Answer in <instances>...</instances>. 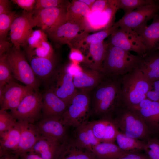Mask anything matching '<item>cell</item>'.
Returning <instances> with one entry per match:
<instances>
[{"label": "cell", "instance_id": "cell-47", "mask_svg": "<svg viewBox=\"0 0 159 159\" xmlns=\"http://www.w3.org/2000/svg\"><path fill=\"white\" fill-rule=\"evenodd\" d=\"M116 159H150L148 156L143 154L129 153L125 156Z\"/></svg>", "mask_w": 159, "mask_h": 159}, {"label": "cell", "instance_id": "cell-4", "mask_svg": "<svg viewBox=\"0 0 159 159\" xmlns=\"http://www.w3.org/2000/svg\"><path fill=\"white\" fill-rule=\"evenodd\" d=\"M151 84L137 66L135 67L122 76L121 93L123 102L130 107L138 104L146 98Z\"/></svg>", "mask_w": 159, "mask_h": 159}, {"label": "cell", "instance_id": "cell-32", "mask_svg": "<svg viewBox=\"0 0 159 159\" xmlns=\"http://www.w3.org/2000/svg\"><path fill=\"white\" fill-rule=\"evenodd\" d=\"M67 19L87 21L90 16V9L81 0L70 1L67 7Z\"/></svg>", "mask_w": 159, "mask_h": 159}, {"label": "cell", "instance_id": "cell-46", "mask_svg": "<svg viewBox=\"0 0 159 159\" xmlns=\"http://www.w3.org/2000/svg\"><path fill=\"white\" fill-rule=\"evenodd\" d=\"M108 1L109 0H96L90 9L91 14L102 12L106 7Z\"/></svg>", "mask_w": 159, "mask_h": 159}, {"label": "cell", "instance_id": "cell-1", "mask_svg": "<svg viewBox=\"0 0 159 159\" xmlns=\"http://www.w3.org/2000/svg\"><path fill=\"white\" fill-rule=\"evenodd\" d=\"M122 78L104 76L101 82L90 92L91 115L99 118L112 115L123 102Z\"/></svg>", "mask_w": 159, "mask_h": 159}, {"label": "cell", "instance_id": "cell-41", "mask_svg": "<svg viewBox=\"0 0 159 159\" xmlns=\"http://www.w3.org/2000/svg\"><path fill=\"white\" fill-rule=\"evenodd\" d=\"M143 150L150 159H159V141L157 139H148Z\"/></svg>", "mask_w": 159, "mask_h": 159}, {"label": "cell", "instance_id": "cell-50", "mask_svg": "<svg viewBox=\"0 0 159 159\" xmlns=\"http://www.w3.org/2000/svg\"><path fill=\"white\" fill-rule=\"evenodd\" d=\"M0 159H20L19 156L11 152L0 153Z\"/></svg>", "mask_w": 159, "mask_h": 159}, {"label": "cell", "instance_id": "cell-48", "mask_svg": "<svg viewBox=\"0 0 159 159\" xmlns=\"http://www.w3.org/2000/svg\"><path fill=\"white\" fill-rule=\"evenodd\" d=\"M10 2L8 0H0V14L12 11Z\"/></svg>", "mask_w": 159, "mask_h": 159}, {"label": "cell", "instance_id": "cell-45", "mask_svg": "<svg viewBox=\"0 0 159 159\" xmlns=\"http://www.w3.org/2000/svg\"><path fill=\"white\" fill-rule=\"evenodd\" d=\"M64 68L66 71L73 77L80 75L83 69L79 64L72 62Z\"/></svg>", "mask_w": 159, "mask_h": 159}, {"label": "cell", "instance_id": "cell-27", "mask_svg": "<svg viewBox=\"0 0 159 159\" xmlns=\"http://www.w3.org/2000/svg\"><path fill=\"white\" fill-rule=\"evenodd\" d=\"M61 144L40 135L29 153L37 154L43 159H55L57 152Z\"/></svg>", "mask_w": 159, "mask_h": 159}, {"label": "cell", "instance_id": "cell-2", "mask_svg": "<svg viewBox=\"0 0 159 159\" xmlns=\"http://www.w3.org/2000/svg\"><path fill=\"white\" fill-rule=\"evenodd\" d=\"M113 115L115 117H112L113 120L121 133L128 137L143 140L148 138L151 132L136 110L123 102Z\"/></svg>", "mask_w": 159, "mask_h": 159}, {"label": "cell", "instance_id": "cell-16", "mask_svg": "<svg viewBox=\"0 0 159 159\" xmlns=\"http://www.w3.org/2000/svg\"><path fill=\"white\" fill-rule=\"evenodd\" d=\"M119 9V0H109L106 7L102 12L91 14L87 22L90 31L103 29L112 26L115 14Z\"/></svg>", "mask_w": 159, "mask_h": 159}, {"label": "cell", "instance_id": "cell-33", "mask_svg": "<svg viewBox=\"0 0 159 159\" xmlns=\"http://www.w3.org/2000/svg\"><path fill=\"white\" fill-rule=\"evenodd\" d=\"M116 141L121 150L129 152L143 150L146 144L143 140L128 137L119 131L117 135Z\"/></svg>", "mask_w": 159, "mask_h": 159}, {"label": "cell", "instance_id": "cell-20", "mask_svg": "<svg viewBox=\"0 0 159 159\" xmlns=\"http://www.w3.org/2000/svg\"><path fill=\"white\" fill-rule=\"evenodd\" d=\"M42 118L55 117L61 118L68 105L50 88L42 95Z\"/></svg>", "mask_w": 159, "mask_h": 159}, {"label": "cell", "instance_id": "cell-52", "mask_svg": "<svg viewBox=\"0 0 159 159\" xmlns=\"http://www.w3.org/2000/svg\"><path fill=\"white\" fill-rule=\"evenodd\" d=\"M85 3L90 9L96 0H81Z\"/></svg>", "mask_w": 159, "mask_h": 159}, {"label": "cell", "instance_id": "cell-7", "mask_svg": "<svg viewBox=\"0 0 159 159\" xmlns=\"http://www.w3.org/2000/svg\"><path fill=\"white\" fill-rule=\"evenodd\" d=\"M6 54L14 78L38 91L39 80L20 49L13 47Z\"/></svg>", "mask_w": 159, "mask_h": 159}, {"label": "cell", "instance_id": "cell-15", "mask_svg": "<svg viewBox=\"0 0 159 159\" xmlns=\"http://www.w3.org/2000/svg\"><path fill=\"white\" fill-rule=\"evenodd\" d=\"M34 91L29 86L22 85L15 82L6 84L4 86V95L0 110L15 109L26 96Z\"/></svg>", "mask_w": 159, "mask_h": 159}, {"label": "cell", "instance_id": "cell-49", "mask_svg": "<svg viewBox=\"0 0 159 159\" xmlns=\"http://www.w3.org/2000/svg\"><path fill=\"white\" fill-rule=\"evenodd\" d=\"M12 45L6 39H0V55L7 52L11 48Z\"/></svg>", "mask_w": 159, "mask_h": 159}, {"label": "cell", "instance_id": "cell-51", "mask_svg": "<svg viewBox=\"0 0 159 159\" xmlns=\"http://www.w3.org/2000/svg\"><path fill=\"white\" fill-rule=\"evenodd\" d=\"M20 159H43L39 155L33 153H28L19 156Z\"/></svg>", "mask_w": 159, "mask_h": 159}, {"label": "cell", "instance_id": "cell-19", "mask_svg": "<svg viewBox=\"0 0 159 159\" xmlns=\"http://www.w3.org/2000/svg\"><path fill=\"white\" fill-rule=\"evenodd\" d=\"M55 159H97L93 153L83 148L70 137L61 144Z\"/></svg>", "mask_w": 159, "mask_h": 159}, {"label": "cell", "instance_id": "cell-30", "mask_svg": "<svg viewBox=\"0 0 159 159\" xmlns=\"http://www.w3.org/2000/svg\"><path fill=\"white\" fill-rule=\"evenodd\" d=\"M17 123L9 130L0 134V153L14 152L17 150L20 136Z\"/></svg>", "mask_w": 159, "mask_h": 159}, {"label": "cell", "instance_id": "cell-37", "mask_svg": "<svg viewBox=\"0 0 159 159\" xmlns=\"http://www.w3.org/2000/svg\"><path fill=\"white\" fill-rule=\"evenodd\" d=\"M27 56L51 58L55 56L53 49L51 44L47 41L42 42L39 46L34 50L26 51Z\"/></svg>", "mask_w": 159, "mask_h": 159}, {"label": "cell", "instance_id": "cell-28", "mask_svg": "<svg viewBox=\"0 0 159 159\" xmlns=\"http://www.w3.org/2000/svg\"><path fill=\"white\" fill-rule=\"evenodd\" d=\"M72 138L80 146L92 152L93 147L100 143L95 136L89 121L75 128Z\"/></svg>", "mask_w": 159, "mask_h": 159}, {"label": "cell", "instance_id": "cell-13", "mask_svg": "<svg viewBox=\"0 0 159 159\" xmlns=\"http://www.w3.org/2000/svg\"><path fill=\"white\" fill-rule=\"evenodd\" d=\"M67 9L62 7H51L35 12L33 16L34 27H39L45 32L54 28L66 20Z\"/></svg>", "mask_w": 159, "mask_h": 159}, {"label": "cell", "instance_id": "cell-44", "mask_svg": "<svg viewBox=\"0 0 159 159\" xmlns=\"http://www.w3.org/2000/svg\"><path fill=\"white\" fill-rule=\"evenodd\" d=\"M70 48L69 57L71 61L79 64L80 63H83L85 59L83 53L78 49L73 47Z\"/></svg>", "mask_w": 159, "mask_h": 159}, {"label": "cell", "instance_id": "cell-29", "mask_svg": "<svg viewBox=\"0 0 159 159\" xmlns=\"http://www.w3.org/2000/svg\"><path fill=\"white\" fill-rule=\"evenodd\" d=\"M117 27L113 25L108 28L91 34H89L81 38L70 47H73L80 50L83 54L89 45L91 44L102 42L109 37Z\"/></svg>", "mask_w": 159, "mask_h": 159}, {"label": "cell", "instance_id": "cell-22", "mask_svg": "<svg viewBox=\"0 0 159 159\" xmlns=\"http://www.w3.org/2000/svg\"><path fill=\"white\" fill-rule=\"evenodd\" d=\"M153 19L150 25L135 32L141 37L147 53L159 50V15L157 14Z\"/></svg>", "mask_w": 159, "mask_h": 159}, {"label": "cell", "instance_id": "cell-23", "mask_svg": "<svg viewBox=\"0 0 159 159\" xmlns=\"http://www.w3.org/2000/svg\"><path fill=\"white\" fill-rule=\"evenodd\" d=\"M137 67L150 82L159 80V50L140 56Z\"/></svg>", "mask_w": 159, "mask_h": 159}, {"label": "cell", "instance_id": "cell-42", "mask_svg": "<svg viewBox=\"0 0 159 159\" xmlns=\"http://www.w3.org/2000/svg\"><path fill=\"white\" fill-rule=\"evenodd\" d=\"M36 0H12L14 4L23 9L24 11L31 12L34 10Z\"/></svg>", "mask_w": 159, "mask_h": 159}, {"label": "cell", "instance_id": "cell-18", "mask_svg": "<svg viewBox=\"0 0 159 159\" xmlns=\"http://www.w3.org/2000/svg\"><path fill=\"white\" fill-rule=\"evenodd\" d=\"M131 107L139 112L151 132L159 130V102L146 98Z\"/></svg>", "mask_w": 159, "mask_h": 159}, {"label": "cell", "instance_id": "cell-25", "mask_svg": "<svg viewBox=\"0 0 159 159\" xmlns=\"http://www.w3.org/2000/svg\"><path fill=\"white\" fill-rule=\"evenodd\" d=\"M30 65L38 78L48 81L57 69L55 56L51 58L28 56Z\"/></svg>", "mask_w": 159, "mask_h": 159}, {"label": "cell", "instance_id": "cell-11", "mask_svg": "<svg viewBox=\"0 0 159 159\" xmlns=\"http://www.w3.org/2000/svg\"><path fill=\"white\" fill-rule=\"evenodd\" d=\"M34 10L31 12L24 11L17 15L14 20L10 30V37L13 47L20 49L25 44L29 36L34 27L33 16Z\"/></svg>", "mask_w": 159, "mask_h": 159}, {"label": "cell", "instance_id": "cell-35", "mask_svg": "<svg viewBox=\"0 0 159 159\" xmlns=\"http://www.w3.org/2000/svg\"><path fill=\"white\" fill-rule=\"evenodd\" d=\"M47 36L42 29L32 30L24 46H27L26 51L34 50L43 42L47 41Z\"/></svg>", "mask_w": 159, "mask_h": 159}, {"label": "cell", "instance_id": "cell-9", "mask_svg": "<svg viewBox=\"0 0 159 159\" xmlns=\"http://www.w3.org/2000/svg\"><path fill=\"white\" fill-rule=\"evenodd\" d=\"M159 11V2L154 1L151 3L140 6L126 14L114 25L118 27H127L135 32L147 25Z\"/></svg>", "mask_w": 159, "mask_h": 159}, {"label": "cell", "instance_id": "cell-14", "mask_svg": "<svg viewBox=\"0 0 159 159\" xmlns=\"http://www.w3.org/2000/svg\"><path fill=\"white\" fill-rule=\"evenodd\" d=\"M39 133L62 143L69 138L67 127L63 124L61 118L51 117L42 118L35 125Z\"/></svg>", "mask_w": 159, "mask_h": 159}, {"label": "cell", "instance_id": "cell-17", "mask_svg": "<svg viewBox=\"0 0 159 159\" xmlns=\"http://www.w3.org/2000/svg\"><path fill=\"white\" fill-rule=\"evenodd\" d=\"M89 122L95 136L100 143H114L119 130L112 116L89 121Z\"/></svg>", "mask_w": 159, "mask_h": 159}, {"label": "cell", "instance_id": "cell-36", "mask_svg": "<svg viewBox=\"0 0 159 159\" xmlns=\"http://www.w3.org/2000/svg\"><path fill=\"white\" fill-rule=\"evenodd\" d=\"M18 15L15 11L0 14V39H6L8 32L12 24Z\"/></svg>", "mask_w": 159, "mask_h": 159}, {"label": "cell", "instance_id": "cell-5", "mask_svg": "<svg viewBox=\"0 0 159 159\" xmlns=\"http://www.w3.org/2000/svg\"><path fill=\"white\" fill-rule=\"evenodd\" d=\"M90 92L77 89L61 117L67 128H75L89 121L91 115Z\"/></svg>", "mask_w": 159, "mask_h": 159}, {"label": "cell", "instance_id": "cell-3", "mask_svg": "<svg viewBox=\"0 0 159 159\" xmlns=\"http://www.w3.org/2000/svg\"><path fill=\"white\" fill-rule=\"evenodd\" d=\"M108 44L101 71L104 76H122L137 66L140 56Z\"/></svg>", "mask_w": 159, "mask_h": 159}, {"label": "cell", "instance_id": "cell-12", "mask_svg": "<svg viewBox=\"0 0 159 159\" xmlns=\"http://www.w3.org/2000/svg\"><path fill=\"white\" fill-rule=\"evenodd\" d=\"M73 77L68 73L64 67L57 69L48 81L49 88L68 105L77 89L73 83Z\"/></svg>", "mask_w": 159, "mask_h": 159}, {"label": "cell", "instance_id": "cell-26", "mask_svg": "<svg viewBox=\"0 0 159 159\" xmlns=\"http://www.w3.org/2000/svg\"><path fill=\"white\" fill-rule=\"evenodd\" d=\"M104 77L100 71L90 69H83L79 75L73 77L76 88L91 92L101 82Z\"/></svg>", "mask_w": 159, "mask_h": 159}, {"label": "cell", "instance_id": "cell-43", "mask_svg": "<svg viewBox=\"0 0 159 159\" xmlns=\"http://www.w3.org/2000/svg\"><path fill=\"white\" fill-rule=\"evenodd\" d=\"M146 98L159 102V80L152 83L151 88L147 94Z\"/></svg>", "mask_w": 159, "mask_h": 159}, {"label": "cell", "instance_id": "cell-40", "mask_svg": "<svg viewBox=\"0 0 159 159\" xmlns=\"http://www.w3.org/2000/svg\"><path fill=\"white\" fill-rule=\"evenodd\" d=\"M17 121L6 110H0V134L14 126Z\"/></svg>", "mask_w": 159, "mask_h": 159}, {"label": "cell", "instance_id": "cell-6", "mask_svg": "<svg viewBox=\"0 0 159 159\" xmlns=\"http://www.w3.org/2000/svg\"><path fill=\"white\" fill-rule=\"evenodd\" d=\"M90 31L87 21L67 18L64 22L45 33L57 45L70 46Z\"/></svg>", "mask_w": 159, "mask_h": 159}, {"label": "cell", "instance_id": "cell-8", "mask_svg": "<svg viewBox=\"0 0 159 159\" xmlns=\"http://www.w3.org/2000/svg\"><path fill=\"white\" fill-rule=\"evenodd\" d=\"M42 95L34 91L26 96L16 107L10 110V113L17 121L33 124L42 118Z\"/></svg>", "mask_w": 159, "mask_h": 159}, {"label": "cell", "instance_id": "cell-39", "mask_svg": "<svg viewBox=\"0 0 159 159\" xmlns=\"http://www.w3.org/2000/svg\"><path fill=\"white\" fill-rule=\"evenodd\" d=\"M153 1L152 0H119V7L124 11V14H126L140 6L151 3Z\"/></svg>", "mask_w": 159, "mask_h": 159}, {"label": "cell", "instance_id": "cell-24", "mask_svg": "<svg viewBox=\"0 0 159 159\" xmlns=\"http://www.w3.org/2000/svg\"><path fill=\"white\" fill-rule=\"evenodd\" d=\"M108 45L107 42L104 41L90 44L85 52L87 53L84 55L85 59L83 63L89 69L101 72Z\"/></svg>", "mask_w": 159, "mask_h": 159}, {"label": "cell", "instance_id": "cell-21", "mask_svg": "<svg viewBox=\"0 0 159 159\" xmlns=\"http://www.w3.org/2000/svg\"><path fill=\"white\" fill-rule=\"evenodd\" d=\"M20 130L19 141L17 150L14 153L19 156L30 152L40 134L35 126L20 121H17Z\"/></svg>", "mask_w": 159, "mask_h": 159}, {"label": "cell", "instance_id": "cell-38", "mask_svg": "<svg viewBox=\"0 0 159 159\" xmlns=\"http://www.w3.org/2000/svg\"><path fill=\"white\" fill-rule=\"evenodd\" d=\"M70 2L63 0H37L34 11L35 13L44 9L51 7L67 8Z\"/></svg>", "mask_w": 159, "mask_h": 159}, {"label": "cell", "instance_id": "cell-10", "mask_svg": "<svg viewBox=\"0 0 159 159\" xmlns=\"http://www.w3.org/2000/svg\"><path fill=\"white\" fill-rule=\"evenodd\" d=\"M107 41L113 46L130 52L133 51L141 56L146 53L140 37L133 30L127 27H118L109 36Z\"/></svg>", "mask_w": 159, "mask_h": 159}, {"label": "cell", "instance_id": "cell-34", "mask_svg": "<svg viewBox=\"0 0 159 159\" xmlns=\"http://www.w3.org/2000/svg\"><path fill=\"white\" fill-rule=\"evenodd\" d=\"M6 53L0 55V87L15 82Z\"/></svg>", "mask_w": 159, "mask_h": 159}, {"label": "cell", "instance_id": "cell-31", "mask_svg": "<svg viewBox=\"0 0 159 159\" xmlns=\"http://www.w3.org/2000/svg\"><path fill=\"white\" fill-rule=\"evenodd\" d=\"M92 152L97 159H116L130 153L121 150L114 143H100L94 146Z\"/></svg>", "mask_w": 159, "mask_h": 159}]
</instances>
